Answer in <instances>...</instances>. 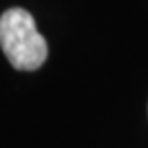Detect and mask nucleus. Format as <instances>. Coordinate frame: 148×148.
Segmentation results:
<instances>
[{
	"instance_id": "nucleus-1",
	"label": "nucleus",
	"mask_w": 148,
	"mask_h": 148,
	"mask_svg": "<svg viewBox=\"0 0 148 148\" xmlns=\"http://www.w3.org/2000/svg\"><path fill=\"white\" fill-rule=\"evenodd\" d=\"M0 48L19 71L38 69L48 56L46 40L23 8H10L0 16Z\"/></svg>"
}]
</instances>
